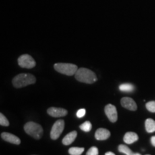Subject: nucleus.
I'll return each mask as SVG.
<instances>
[{"instance_id": "obj_17", "label": "nucleus", "mask_w": 155, "mask_h": 155, "mask_svg": "<svg viewBox=\"0 0 155 155\" xmlns=\"http://www.w3.org/2000/svg\"><path fill=\"white\" fill-rule=\"evenodd\" d=\"M118 150H119L120 152L123 153V154H124L134 155V153L132 152V151H131L130 149L129 148V147L126 146V145L120 144L119 146V148H118Z\"/></svg>"}, {"instance_id": "obj_14", "label": "nucleus", "mask_w": 155, "mask_h": 155, "mask_svg": "<svg viewBox=\"0 0 155 155\" xmlns=\"http://www.w3.org/2000/svg\"><path fill=\"white\" fill-rule=\"evenodd\" d=\"M145 128L148 133H153L155 131V121L152 119H147L145 121Z\"/></svg>"}, {"instance_id": "obj_23", "label": "nucleus", "mask_w": 155, "mask_h": 155, "mask_svg": "<svg viewBox=\"0 0 155 155\" xmlns=\"http://www.w3.org/2000/svg\"><path fill=\"white\" fill-rule=\"evenodd\" d=\"M151 143H152L153 146L155 147V136H153L152 138H151Z\"/></svg>"}, {"instance_id": "obj_10", "label": "nucleus", "mask_w": 155, "mask_h": 155, "mask_svg": "<svg viewBox=\"0 0 155 155\" xmlns=\"http://www.w3.org/2000/svg\"><path fill=\"white\" fill-rule=\"evenodd\" d=\"M1 137L4 141H7V142L11 143V144L19 145L21 143V140L19 139V137H17V136L12 134H10L8 132H3L2 133Z\"/></svg>"}, {"instance_id": "obj_13", "label": "nucleus", "mask_w": 155, "mask_h": 155, "mask_svg": "<svg viewBox=\"0 0 155 155\" xmlns=\"http://www.w3.org/2000/svg\"><path fill=\"white\" fill-rule=\"evenodd\" d=\"M139 139V137L134 132H127L124 137V141L126 144H131Z\"/></svg>"}, {"instance_id": "obj_24", "label": "nucleus", "mask_w": 155, "mask_h": 155, "mask_svg": "<svg viewBox=\"0 0 155 155\" xmlns=\"http://www.w3.org/2000/svg\"><path fill=\"white\" fill-rule=\"evenodd\" d=\"M105 154L106 155H114L115 154H114V153H113V152H106Z\"/></svg>"}, {"instance_id": "obj_22", "label": "nucleus", "mask_w": 155, "mask_h": 155, "mask_svg": "<svg viewBox=\"0 0 155 155\" xmlns=\"http://www.w3.org/2000/svg\"><path fill=\"white\" fill-rule=\"evenodd\" d=\"M86 109L85 108H81V109H79L78 111H77L76 113V116L78 118H82L86 115Z\"/></svg>"}, {"instance_id": "obj_6", "label": "nucleus", "mask_w": 155, "mask_h": 155, "mask_svg": "<svg viewBox=\"0 0 155 155\" xmlns=\"http://www.w3.org/2000/svg\"><path fill=\"white\" fill-rule=\"evenodd\" d=\"M64 127H65V121L63 120L59 119L56 121L52 127L51 131H50V138L53 140L58 139L63 132Z\"/></svg>"}, {"instance_id": "obj_20", "label": "nucleus", "mask_w": 155, "mask_h": 155, "mask_svg": "<svg viewBox=\"0 0 155 155\" xmlns=\"http://www.w3.org/2000/svg\"><path fill=\"white\" fill-rule=\"evenodd\" d=\"M146 108L149 111L152 112V113H155V101H152L147 103Z\"/></svg>"}, {"instance_id": "obj_11", "label": "nucleus", "mask_w": 155, "mask_h": 155, "mask_svg": "<svg viewBox=\"0 0 155 155\" xmlns=\"http://www.w3.org/2000/svg\"><path fill=\"white\" fill-rule=\"evenodd\" d=\"M110 135H111L110 131L108 129H104V128H100V129H97L96 133H95V137L98 141L106 140L109 138Z\"/></svg>"}, {"instance_id": "obj_4", "label": "nucleus", "mask_w": 155, "mask_h": 155, "mask_svg": "<svg viewBox=\"0 0 155 155\" xmlns=\"http://www.w3.org/2000/svg\"><path fill=\"white\" fill-rule=\"evenodd\" d=\"M54 68L58 73L62 74L72 76L75 75L78 71V66L71 63H55Z\"/></svg>"}, {"instance_id": "obj_19", "label": "nucleus", "mask_w": 155, "mask_h": 155, "mask_svg": "<svg viewBox=\"0 0 155 155\" xmlns=\"http://www.w3.org/2000/svg\"><path fill=\"white\" fill-rule=\"evenodd\" d=\"M0 125L3 127H8L9 126V122L6 116L0 112Z\"/></svg>"}, {"instance_id": "obj_18", "label": "nucleus", "mask_w": 155, "mask_h": 155, "mask_svg": "<svg viewBox=\"0 0 155 155\" xmlns=\"http://www.w3.org/2000/svg\"><path fill=\"white\" fill-rule=\"evenodd\" d=\"M92 124L90 121H86L80 126V129L85 132H88L91 130Z\"/></svg>"}, {"instance_id": "obj_8", "label": "nucleus", "mask_w": 155, "mask_h": 155, "mask_svg": "<svg viewBox=\"0 0 155 155\" xmlns=\"http://www.w3.org/2000/svg\"><path fill=\"white\" fill-rule=\"evenodd\" d=\"M121 104L124 108L134 111L137 109V106L134 101L129 97H124L121 100Z\"/></svg>"}, {"instance_id": "obj_2", "label": "nucleus", "mask_w": 155, "mask_h": 155, "mask_svg": "<svg viewBox=\"0 0 155 155\" xmlns=\"http://www.w3.org/2000/svg\"><path fill=\"white\" fill-rule=\"evenodd\" d=\"M75 78L79 82L88 83V84H92L97 81V77L95 73L85 68L78 69L77 72L75 74Z\"/></svg>"}, {"instance_id": "obj_5", "label": "nucleus", "mask_w": 155, "mask_h": 155, "mask_svg": "<svg viewBox=\"0 0 155 155\" xmlns=\"http://www.w3.org/2000/svg\"><path fill=\"white\" fill-rule=\"evenodd\" d=\"M18 65L23 68H32L36 65V62L32 56L28 54H24L19 56L18 60Z\"/></svg>"}, {"instance_id": "obj_7", "label": "nucleus", "mask_w": 155, "mask_h": 155, "mask_svg": "<svg viewBox=\"0 0 155 155\" xmlns=\"http://www.w3.org/2000/svg\"><path fill=\"white\" fill-rule=\"evenodd\" d=\"M105 114L109 121L112 123H115L118 119L117 110L115 106L112 104H108L105 106Z\"/></svg>"}, {"instance_id": "obj_9", "label": "nucleus", "mask_w": 155, "mask_h": 155, "mask_svg": "<svg viewBox=\"0 0 155 155\" xmlns=\"http://www.w3.org/2000/svg\"><path fill=\"white\" fill-rule=\"evenodd\" d=\"M48 114L52 117H63L68 114V111L63 108L50 107L48 109Z\"/></svg>"}, {"instance_id": "obj_15", "label": "nucleus", "mask_w": 155, "mask_h": 155, "mask_svg": "<svg viewBox=\"0 0 155 155\" xmlns=\"http://www.w3.org/2000/svg\"><path fill=\"white\" fill-rule=\"evenodd\" d=\"M119 90L123 92H131L134 90V86L131 83H123L119 86Z\"/></svg>"}, {"instance_id": "obj_16", "label": "nucleus", "mask_w": 155, "mask_h": 155, "mask_svg": "<svg viewBox=\"0 0 155 155\" xmlns=\"http://www.w3.org/2000/svg\"><path fill=\"white\" fill-rule=\"evenodd\" d=\"M84 152L83 147H71L68 150V153L71 155H80Z\"/></svg>"}, {"instance_id": "obj_3", "label": "nucleus", "mask_w": 155, "mask_h": 155, "mask_svg": "<svg viewBox=\"0 0 155 155\" xmlns=\"http://www.w3.org/2000/svg\"><path fill=\"white\" fill-rule=\"evenodd\" d=\"M25 131L35 139H40L43 135V129L42 126L33 121L28 122L24 126Z\"/></svg>"}, {"instance_id": "obj_12", "label": "nucleus", "mask_w": 155, "mask_h": 155, "mask_svg": "<svg viewBox=\"0 0 155 155\" xmlns=\"http://www.w3.org/2000/svg\"><path fill=\"white\" fill-rule=\"evenodd\" d=\"M77 134H78L76 131H71V132L68 134L64 137L63 139V141H62V142H63V144L64 145H65V146L71 144L73 141H75V139H76Z\"/></svg>"}, {"instance_id": "obj_1", "label": "nucleus", "mask_w": 155, "mask_h": 155, "mask_svg": "<svg viewBox=\"0 0 155 155\" xmlns=\"http://www.w3.org/2000/svg\"><path fill=\"white\" fill-rule=\"evenodd\" d=\"M35 82L36 78L30 73H20L12 79V85L16 88H23Z\"/></svg>"}, {"instance_id": "obj_21", "label": "nucleus", "mask_w": 155, "mask_h": 155, "mask_svg": "<svg viewBox=\"0 0 155 155\" xmlns=\"http://www.w3.org/2000/svg\"><path fill=\"white\" fill-rule=\"evenodd\" d=\"M98 150L96 147H92L89 149L88 152H86V155H98Z\"/></svg>"}]
</instances>
